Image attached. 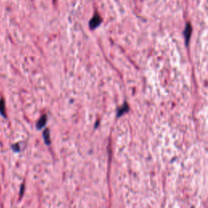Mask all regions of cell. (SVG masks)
Returning <instances> with one entry per match:
<instances>
[{
  "label": "cell",
  "instance_id": "obj_1",
  "mask_svg": "<svg viewBox=\"0 0 208 208\" xmlns=\"http://www.w3.org/2000/svg\"><path fill=\"white\" fill-rule=\"evenodd\" d=\"M101 22H102V18L100 17L99 15L96 14V15H94V16L91 19L90 22V28L91 29H95L96 27L99 25Z\"/></svg>",
  "mask_w": 208,
  "mask_h": 208
},
{
  "label": "cell",
  "instance_id": "obj_2",
  "mask_svg": "<svg viewBox=\"0 0 208 208\" xmlns=\"http://www.w3.org/2000/svg\"><path fill=\"white\" fill-rule=\"evenodd\" d=\"M47 116L46 115H43L41 117L40 119H39V120L38 121L37 123V129H41L42 128H43L44 126L46 125V124H47Z\"/></svg>",
  "mask_w": 208,
  "mask_h": 208
},
{
  "label": "cell",
  "instance_id": "obj_3",
  "mask_svg": "<svg viewBox=\"0 0 208 208\" xmlns=\"http://www.w3.org/2000/svg\"><path fill=\"white\" fill-rule=\"evenodd\" d=\"M0 115L4 118H7V113H6V105L3 99H0Z\"/></svg>",
  "mask_w": 208,
  "mask_h": 208
},
{
  "label": "cell",
  "instance_id": "obj_4",
  "mask_svg": "<svg viewBox=\"0 0 208 208\" xmlns=\"http://www.w3.org/2000/svg\"><path fill=\"white\" fill-rule=\"evenodd\" d=\"M128 111H129V106L127 105V103H125V106L123 105L118 110V112H117L118 115H117V116L118 117L120 116H122L123 114H125V112H127Z\"/></svg>",
  "mask_w": 208,
  "mask_h": 208
},
{
  "label": "cell",
  "instance_id": "obj_5",
  "mask_svg": "<svg viewBox=\"0 0 208 208\" xmlns=\"http://www.w3.org/2000/svg\"><path fill=\"white\" fill-rule=\"evenodd\" d=\"M43 138H44V141H45V143L47 145H50V133H49V130L46 129L44 131L43 133Z\"/></svg>",
  "mask_w": 208,
  "mask_h": 208
},
{
  "label": "cell",
  "instance_id": "obj_6",
  "mask_svg": "<svg viewBox=\"0 0 208 208\" xmlns=\"http://www.w3.org/2000/svg\"><path fill=\"white\" fill-rule=\"evenodd\" d=\"M12 150L14 152L21 151V148H20L19 144H14V145H12Z\"/></svg>",
  "mask_w": 208,
  "mask_h": 208
},
{
  "label": "cell",
  "instance_id": "obj_7",
  "mask_svg": "<svg viewBox=\"0 0 208 208\" xmlns=\"http://www.w3.org/2000/svg\"><path fill=\"white\" fill-rule=\"evenodd\" d=\"M24 189H25V185H22L21 189V197L22 194H24Z\"/></svg>",
  "mask_w": 208,
  "mask_h": 208
}]
</instances>
